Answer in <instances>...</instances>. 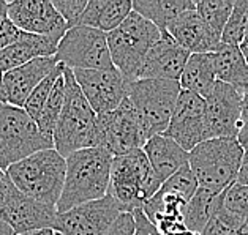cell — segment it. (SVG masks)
<instances>
[{
	"mask_svg": "<svg viewBox=\"0 0 248 235\" xmlns=\"http://www.w3.org/2000/svg\"><path fill=\"white\" fill-rule=\"evenodd\" d=\"M114 156L106 148L92 147L66 156L65 183L57 213L108 196Z\"/></svg>",
	"mask_w": 248,
	"mask_h": 235,
	"instance_id": "cell-1",
	"label": "cell"
},
{
	"mask_svg": "<svg viewBox=\"0 0 248 235\" xmlns=\"http://www.w3.org/2000/svg\"><path fill=\"white\" fill-rule=\"evenodd\" d=\"M65 101L52 134L54 150L66 158L78 150L98 147V116L75 81L73 71L63 66Z\"/></svg>",
	"mask_w": 248,
	"mask_h": 235,
	"instance_id": "cell-2",
	"label": "cell"
},
{
	"mask_svg": "<svg viewBox=\"0 0 248 235\" xmlns=\"http://www.w3.org/2000/svg\"><path fill=\"white\" fill-rule=\"evenodd\" d=\"M5 172L22 194L49 207H57L65 183L66 162L54 148L30 155Z\"/></svg>",
	"mask_w": 248,
	"mask_h": 235,
	"instance_id": "cell-3",
	"label": "cell"
},
{
	"mask_svg": "<svg viewBox=\"0 0 248 235\" xmlns=\"http://www.w3.org/2000/svg\"><path fill=\"white\" fill-rule=\"evenodd\" d=\"M160 186V180L142 148L112 158L108 196L119 204L124 213L141 210Z\"/></svg>",
	"mask_w": 248,
	"mask_h": 235,
	"instance_id": "cell-4",
	"label": "cell"
},
{
	"mask_svg": "<svg viewBox=\"0 0 248 235\" xmlns=\"http://www.w3.org/2000/svg\"><path fill=\"white\" fill-rule=\"evenodd\" d=\"M245 148L237 139H209L188 153V167L198 188L221 194L235 183Z\"/></svg>",
	"mask_w": 248,
	"mask_h": 235,
	"instance_id": "cell-5",
	"label": "cell"
},
{
	"mask_svg": "<svg viewBox=\"0 0 248 235\" xmlns=\"http://www.w3.org/2000/svg\"><path fill=\"white\" fill-rule=\"evenodd\" d=\"M161 32L136 11L106 35L112 65L128 82L138 79L139 70L149 51L160 40Z\"/></svg>",
	"mask_w": 248,
	"mask_h": 235,
	"instance_id": "cell-6",
	"label": "cell"
},
{
	"mask_svg": "<svg viewBox=\"0 0 248 235\" xmlns=\"http://www.w3.org/2000/svg\"><path fill=\"white\" fill-rule=\"evenodd\" d=\"M49 148H54L52 139L22 107L0 103V169L7 171L15 162Z\"/></svg>",
	"mask_w": 248,
	"mask_h": 235,
	"instance_id": "cell-7",
	"label": "cell"
},
{
	"mask_svg": "<svg viewBox=\"0 0 248 235\" xmlns=\"http://www.w3.org/2000/svg\"><path fill=\"white\" fill-rule=\"evenodd\" d=\"M175 81L138 79L131 82L128 100L135 107L147 139L166 131L180 95Z\"/></svg>",
	"mask_w": 248,
	"mask_h": 235,
	"instance_id": "cell-8",
	"label": "cell"
},
{
	"mask_svg": "<svg viewBox=\"0 0 248 235\" xmlns=\"http://www.w3.org/2000/svg\"><path fill=\"white\" fill-rule=\"evenodd\" d=\"M56 60L71 71L116 70L108 47L106 33L84 26L68 29L57 46Z\"/></svg>",
	"mask_w": 248,
	"mask_h": 235,
	"instance_id": "cell-9",
	"label": "cell"
},
{
	"mask_svg": "<svg viewBox=\"0 0 248 235\" xmlns=\"http://www.w3.org/2000/svg\"><path fill=\"white\" fill-rule=\"evenodd\" d=\"M149 139L135 107L126 98L116 111L98 116V147L112 156H122L142 148Z\"/></svg>",
	"mask_w": 248,
	"mask_h": 235,
	"instance_id": "cell-10",
	"label": "cell"
},
{
	"mask_svg": "<svg viewBox=\"0 0 248 235\" xmlns=\"http://www.w3.org/2000/svg\"><path fill=\"white\" fill-rule=\"evenodd\" d=\"M122 213L119 204L105 196L57 213L52 231L60 235H103Z\"/></svg>",
	"mask_w": 248,
	"mask_h": 235,
	"instance_id": "cell-11",
	"label": "cell"
},
{
	"mask_svg": "<svg viewBox=\"0 0 248 235\" xmlns=\"http://www.w3.org/2000/svg\"><path fill=\"white\" fill-rule=\"evenodd\" d=\"M73 76L96 116L116 111L128 98L131 82L117 70H76Z\"/></svg>",
	"mask_w": 248,
	"mask_h": 235,
	"instance_id": "cell-12",
	"label": "cell"
},
{
	"mask_svg": "<svg viewBox=\"0 0 248 235\" xmlns=\"http://www.w3.org/2000/svg\"><path fill=\"white\" fill-rule=\"evenodd\" d=\"M163 134L179 144L188 153L201 142L209 141L205 130L204 98L186 90H180L172 117Z\"/></svg>",
	"mask_w": 248,
	"mask_h": 235,
	"instance_id": "cell-13",
	"label": "cell"
},
{
	"mask_svg": "<svg viewBox=\"0 0 248 235\" xmlns=\"http://www.w3.org/2000/svg\"><path fill=\"white\" fill-rule=\"evenodd\" d=\"M204 103L207 139H237L242 107V95L237 90L218 81Z\"/></svg>",
	"mask_w": 248,
	"mask_h": 235,
	"instance_id": "cell-14",
	"label": "cell"
},
{
	"mask_svg": "<svg viewBox=\"0 0 248 235\" xmlns=\"http://www.w3.org/2000/svg\"><path fill=\"white\" fill-rule=\"evenodd\" d=\"M8 19L24 33L46 37L60 43L68 26L49 0H15L8 2Z\"/></svg>",
	"mask_w": 248,
	"mask_h": 235,
	"instance_id": "cell-15",
	"label": "cell"
},
{
	"mask_svg": "<svg viewBox=\"0 0 248 235\" xmlns=\"http://www.w3.org/2000/svg\"><path fill=\"white\" fill-rule=\"evenodd\" d=\"M57 216V208L30 199L11 183L7 201L0 208V218L13 229L16 235L40 231V229H52Z\"/></svg>",
	"mask_w": 248,
	"mask_h": 235,
	"instance_id": "cell-16",
	"label": "cell"
},
{
	"mask_svg": "<svg viewBox=\"0 0 248 235\" xmlns=\"http://www.w3.org/2000/svg\"><path fill=\"white\" fill-rule=\"evenodd\" d=\"M188 57V51H185L182 46L175 43L168 32H161L160 40L149 51L141 70H139L138 79L179 82Z\"/></svg>",
	"mask_w": 248,
	"mask_h": 235,
	"instance_id": "cell-17",
	"label": "cell"
},
{
	"mask_svg": "<svg viewBox=\"0 0 248 235\" xmlns=\"http://www.w3.org/2000/svg\"><path fill=\"white\" fill-rule=\"evenodd\" d=\"M57 66L59 63L56 57H41L3 73V87L7 103L16 107H24L30 93Z\"/></svg>",
	"mask_w": 248,
	"mask_h": 235,
	"instance_id": "cell-18",
	"label": "cell"
},
{
	"mask_svg": "<svg viewBox=\"0 0 248 235\" xmlns=\"http://www.w3.org/2000/svg\"><path fill=\"white\" fill-rule=\"evenodd\" d=\"M166 32L190 54H209L215 52L221 46V35L214 32L201 17L196 10H188L180 15Z\"/></svg>",
	"mask_w": 248,
	"mask_h": 235,
	"instance_id": "cell-19",
	"label": "cell"
},
{
	"mask_svg": "<svg viewBox=\"0 0 248 235\" xmlns=\"http://www.w3.org/2000/svg\"><path fill=\"white\" fill-rule=\"evenodd\" d=\"M142 152L158 177L160 183H165L175 172L188 166V152L169 139L165 134H155L144 144Z\"/></svg>",
	"mask_w": 248,
	"mask_h": 235,
	"instance_id": "cell-20",
	"label": "cell"
},
{
	"mask_svg": "<svg viewBox=\"0 0 248 235\" xmlns=\"http://www.w3.org/2000/svg\"><path fill=\"white\" fill-rule=\"evenodd\" d=\"M59 43L38 35L22 33V37L11 46L0 51V71L7 73L27 62L41 57H56Z\"/></svg>",
	"mask_w": 248,
	"mask_h": 235,
	"instance_id": "cell-21",
	"label": "cell"
},
{
	"mask_svg": "<svg viewBox=\"0 0 248 235\" xmlns=\"http://www.w3.org/2000/svg\"><path fill=\"white\" fill-rule=\"evenodd\" d=\"M133 11L131 0H89L79 26L109 33L116 30Z\"/></svg>",
	"mask_w": 248,
	"mask_h": 235,
	"instance_id": "cell-22",
	"label": "cell"
},
{
	"mask_svg": "<svg viewBox=\"0 0 248 235\" xmlns=\"http://www.w3.org/2000/svg\"><path fill=\"white\" fill-rule=\"evenodd\" d=\"M217 81L234 87L242 95L248 88V65L239 46L223 44L212 52Z\"/></svg>",
	"mask_w": 248,
	"mask_h": 235,
	"instance_id": "cell-23",
	"label": "cell"
},
{
	"mask_svg": "<svg viewBox=\"0 0 248 235\" xmlns=\"http://www.w3.org/2000/svg\"><path fill=\"white\" fill-rule=\"evenodd\" d=\"M217 82L218 81H217L212 52L190 54V57L185 63V68L182 71V76L179 79L180 88L196 93L201 98H205Z\"/></svg>",
	"mask_w": 248,
	"mask_h": 235,
	"instance_id": "cell-24",
	"label": "cell"
},
{
	"mask_svg": "<svg viewBox=\"0 0 248 235\" xmlns=\"http://www.w3.org/2000/svg\"><path fill=\"white\" fill-rule=\"evenodd\" d=\"M133 11L141 15L160 30L166 32L177 17L188 10H196L191 0H133Z\"/></svg>",
	"mask_w": 248,
	"mask_h": 235,
	"instance_id": "cell-25",
	"label": "cell"
},
{
	"mask_svg": "<svg viewBox=\"0 0 248 235\" xmlns=\"http://www.w3.org/2000/svg\"><path fill=\"white\" fill-rule=\"evenodd\" d=\"M221 201V194H215L209 190L198 188L184 210V224L188 231L201 235L202 229L214 215L217 206Z\"/></svg>",
	"mask_w": 248,
	"mask_h": 235,
	"instance_id": "cell-26",
	"label": "cell"
},
{
	"mask_svg": "<svg viewBox=\"0 0 248 235\" xmlns=\"http://www.w3.org/2000/svg\"><path fill=\"white\" fill-rule=\"evenodd\" d=\"M63 101H65V79H63V71H62V74L57 77L56 84H54V87L49 93V98H47L43 111H41L40 118L37 120L40 131L43 132L46 137H49V139H52L59 116L63 107Z\"/></svg>",
	"mask_w": 248,
	"mask_h": 235,
	"instance_id": "cell-27",
	"label": "cell"
},
{
	"mask_svg": "<svg viewBox=\"0 0 248 235\" xmlns=\"http://www.w3.org/2000/svg\"><path fill=\"white\" fill-rule=\"evenodd\" d=\"M196 13L207 26L218 35L223 33L229 16L232 13V0H199L195 2Z\"/></svg>",
	"mask_w": 248,
	"mask_h": 235,
	"instance_id": "cell-28",
	"label": "cell"
},
{
	"mask_svg": "<svg viewBox=\"0 0 248 235\" xmlns=\"http://www.w3.org/2000/svg\"><path fill=\"white\" fill-rule=\"evenodd\" d=\"M248 35V0L234 2L232 13L229 16L221 33V43L239 46Z\"/></svg>",
	"mask_w": 248,
	"mask_h": 235,
	"instance_id": "cell-29",
	"label": "cell"
},
{
	"mask_svg": "<svg viewBox=\"0 0 248 235\" xmlns=\"http://www.w3.org/2000/svg\"><path fill=\"white\" fill-rule=\"evenodd\" d=\"M244 220L237 218L231 212H228L223 206V192H221V201L217 206L214 215L210 216L207 224L202 229L201 235H234L235 231L244 224Z\"/></svg>",
	"mask_w": 248,
	"mask_h": 235,
	"instance_id": "cell-30",
	"label": "cell"
},
{
	"mask_svg": "<svg viewBox=\"0 0 248 235\" xmlns=\"http://www.w3.org/2000/svg\"><path fill=\"white\" fill-rule=\"evenodd\" d=\"M62 71H63V66L59 63L57 68L54 70L52 73L46 77V79L41 81L37 86V88H35L33 92L30 93V96L26 101V104H24L22 109L26 111L29 116L35 120V122H37V120L40 118L41 111H43L46 101H47V98H49V93H51V90L54 87V84H56L57 77L62 74Z\"/></svg>",
	"mask_w": 248,
	"mask_h": 235,
	"instance_id": "cell-31",
	"label": "cell"
},
{
	"mask_svg": "<svg viewBox=\"0 0 248 235\" xmlns=\"http://www.w3.org/2000/svg\"><path fill=\"white\" fill-rule=\"evenodd\" d=\"M223 206L237 218L248 221V186L232 183L223 191Z\"/></svg>",
	"mask_w": 248,
	"mask_h": 235,
	"instance_id": "cell-32",
	"label": "cell"
},
{
	"mask_svg": "<svg viewBox=\"0 0 248 235\" xmlns=\"http://www.w3.org/2000/svg\"><path fill=\"white\" fill-rule=\"evenodd\" d=\"M161 188L177 192L179 196L190 201L198 190V182L195 176H193V172L190 171V167L185 166L179 172H175L171 178H168L165 183H161Z\"/></svg>",
	"mask_w": 248,
	"mask_h": 235,
	"instance_id": "cell-33",
	"label": "cell"
},
{
	"mask_svg": "<svg viewBox=\"0 0 248 235\" xmlns=\"http://www.w3.org/2000/svg\"><path fill=\"white\" fill-rule=\"evenodd\" d=\"M54 8L63 17L68 29L79 26L84 10L87 7V0H54Z\"/></svg>",
	"mask_w": 248,
	"mask_h": 235,
	"instance_id": "cell-34",
	"label": "cell"
},
{
	"mask_svg": "<svg viewBox=\"0 0 248 235\" xmlns=\"http://www.w3.org/2000/svg\"><path fill=\"white\" fill-rule=\"evenodd\" d=\"M22 33L13 22L8 19V15L0 17V51L16 43L22 37Z\"/></svg>",
	"mask_w": 248,
	"mask_h": 235,
	"instance_id": "cell-35",
	"label": "cell"
},
{
	"mask_svg": "<svg viewBox=\"0 0 248 235\" xmlns=\"http://www.w3.org/2000/svg\"><path fill=\"white\" fill-rule=\"evenodd\" d=\"M136 224L133 213H122L103 235H135Z\"/></svg>",
	"mask_w": 248,
	"mask_h": 235,
	"instance_id": "cell-36",
	"label": "cell"
},
{
	"mask_svg": "<svg viewBox=\"0 0 248 235\" xmlns=\"http://www.w3.org/2000/svg\"><path fill=\"white\" fill-rule=\"evenodd\" d=\"M237 141L242 147L248 150V88L242 93V107H240V123Z\"/></svg>",
	"mask_w": 248,
	"mask_h": 235,
	"instance_id": "cell-37",
	"label": "cell"
},
{
	"mask_svg": "<svg viewBox=\"0 0 248 235\" xmlns=\"http://www.w3.org/2000/svg\"><path fill=\"white\" fill-rule=\"evenodd\" d=\"M133 216H135V224H136V231L135 235H160L156 227L149 221V218L144 215L142 208L133 212Z\"/></svg>",
	"mask_w": 248,
	"mask_h": 235,
	"instance_id": "cell-38",
	"label": "cell"
},
{
	"mask_svg": "<svg viewBox=\"0 0 248 235\" xmlns=\"http://www.w3.org/2000/svg\"><path fill=\"white\" fill-rule=\"evenodd\" d=\"M10 186H11V180L8 178L7 172L0 169V208L3 207L5 201H7V196H8V191H10Z\"/></svg>",
	"mask_w": 248,
	"mask_h": 235,
	"instance_id": "cell-39",
	"label": "cell"
},
{
	"mask_svg": "<svg viewBox=\"0 0 248 235\" xmlns=\"http://www.w3.org/2000/svg\"><path fill=\"white\" fill-rule=\"evenodd\" d=\"M235 183L248 186V150H245V155H244V160H242V164H240V169L237 174V178H235Z\"/></svg>",
	"mask_w": 248,
	"mask_h": 235,
	"instance_id": "cell-40",
	"label": "cell"
},
{
	"mask_svg": "<svg viewBox=\"0 0 248 235\" xmlns=\"http://www.w3.org/2000/svg\"><path fill=\"white\" fill-rule=\"evenodd\" d=\"M0 235H16V232L2 218H0Z\"/></svg>",
	"mask_w": 248,
	"mask_h": 235,
	"instance_id": "cell-41",
	"label": "cell"
},
{
	"mask_svg": "<svg viewBox=\"0 0 248 235\" xmlns=\"http://www.w3.org/2000/svg\"><path fill=\"white\" fill-rule=\"evenodd\" d=\"M239 49H240L242 56H244L245 62H247V65H248V35L244 38V41H242V43L239 44Z\"/></svg>",
	"mask_w": 248,
	"mask_h": 235,
	"instance_id": "cell-42",
	"label": "cell"
},
{
	"mask_svg": "<svg viewBox=\"0 0 248 235\" xmlns=\"http://www.w3.org/2000/svg\"><path fill=\"white\" fill-rule=\"evenodd\" d=\"M19 235H56V232H54L52 229H40V231H32V232L19 234Z\"/></svg>",
	"mask_w": 248,
	"mask_h": 235,
	"instance_id": "cell-43",
	"label": "cell"
},
{
	"mask_svg": "<svg viewBox=\"0 0 248 235\" xmlns=\"http://www.w3.org/2000/svg\"><path fill=\"white\" fill-rule=\"evenodd\" d=\"M0 103H7V96H5V87H3V73L0 71Z\"/></svg>",
	"mask_w": 248,
	"mask_h": 235,
	"instance_id": "cell-44",
	"label": "cell"
},
{
	"mask_svg": "<svg viewBox=\"0 0 248 235\" xmlns=\"http://www.w3.org/2000/svg\"><path fill=\"white\" fill-rule=\"evenodd\" d=\"M234 235H248V221H245L244 224H242L237 231H235Z\"/></svg>",
	"mask_w": 248,
	"mask_h": 235,
	"instance_id": "cell-45",
	"label": "cell"
},
{
	"mask_svg": "<svg viewBox=\"0 0 248 235\" xmlns=\"http://www.w3.org/2000/svg\"><path fill=\"white\" fill-rule=\"evenodd\" d=\"M7 10H8V2H3V0H0V17L7 16Z\"/></svg>",
	"mask_w": 248,
	"mask_h": 235,
	"instance_id": "cell-46",
	"label": "cell"
},
{
	"mask_svg": "<svg viewBox=\"0 0 248 235\" xmlns=\"http://www.w3.org/2000/svg\"><path fill=\"white\" fill-rule=\"evenodd\" d=\"M56 235H60V234H57V232H56Z\"/></svg>",
	"mask_w": 248,
	"mask_h": 235,
	"instance_id": "cell-47",
	"label": "cell"
}]
</instances>
